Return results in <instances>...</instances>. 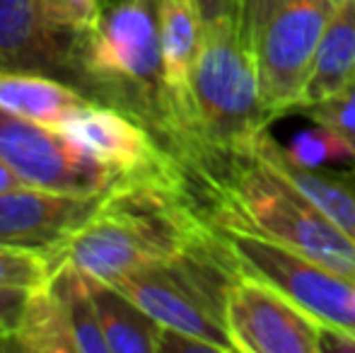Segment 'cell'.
Instances as JSON below:
<instances>
[{
	"instance_id": "1",
	"label": "cell",
	"mask_w": 355,
	"mask_h": 353,
	"mask_svg": "<svg viewBox=\"0 0 355 353\" xmlns=\"http://www.w3.org/2000/svg\"><path fill=\"white\" fill-rule=\"evenodd\" d=\"M187 184V172L121 177L94 216L53 255L51 268L71 261L102 281L172 261L208 237Z\"/></svg>"
},
{
	"instance_id": "2",
	"label": "cell",
	"mask_w": 355,
	"mask_h": 353,
	"mask_svg": "<svg viewBox=\"0 0 355 353\" xmlns=\"http://www.w3.org/2000/svg\"><path fill=\"white\" fill-rule=\"evenodd\" d=\"M184 172L208 223L266 237L355 281V242L259 155L232 153Z\"/></svg>"
},
{
	"instance_id": "3",
	"label": "cell",
	"mask_w": 355,
	"mask_h": 353,
	"mask_svg": "<svg viewBox=\"0 0 355 353\" xmlns=\"http://www.w3.org/2000/svg\"><path fill=\"white\" fill-rule=\"evenodd\" d=\"M78 89L131 114L172 153L174 114L162 73L159 0H121L78 34Z\"/></svg>"
},
{
	"instance_id": "4",
	"label": "cell",
	"mask_w": 355,
	"mask_h": 353,
	"mask_svg": "<svg viewBox=\"0 0 355 353\" xmlns=\"http://www.w3.org/2000/svg\"><path fill=\"white\" fill-rule=\"evenodd\" d=\"M268 112L259 92L257 53L234 17L203 22L191 73V123L179 162L198 167L232 153H247L266 131Z\"/></svg>"
},
{
	"instance_id": "5",
	"label": "cell",
	"mask_w": 355,
	"mask_h": 353,
	"mask_svg": "<svg viewBox=\"0 0 355 353\" xmlns=\"http://www.w3.org/2000/svg\"><path fill=\"white\" fill-rule=\"evenodd\" d=\"M223 255L234 271L268 281L312 312L322 325L355 334V281L319 261L252 232L213 225Z\"/></svg>"
},
{
	"instance_id": "6",
	"label": "cell",
	"mask_w": 355,
	"mask_h": 353,
	"mask_svg": "<svg viewBox=\"0 0 355 353\" xmlns=\"http://www.w3.org/2000/svg\"><path fill=\"white\" fill-rule=\"evenodd\" d=\"M0 160L27 187L75 196L107 193L123 175L109 170L61 128L0 109Z\"/></svg>"
},
{
	"instance_id": "7",
	"label": "cell",
	"mask_w": 355,
	"mask_h": 353,
	"mask_svg": "<svg viewBox=\"0 0 355 353\" xmlns=\"http://www.w3.org/2000/svg\"><path fill=\"white\" fill-rule=\"evenodd\" d=\"M343 0H283L257 49L259 92L268 117L300 109L314 53Z\"/></svg>"
},
{
	"instance_id": "8",
	"label": "cell",
	"mask_w": 355,
	"mask_h": 353,
	"mask_svg": "<svg viewBox=\"0 0 355 353\" xmlns=\"http://www.w3.org/2000/svg\"><path fill=\"white\" fill-rule=\"evenodd\" d=\"M225 325L239 353H322V322L268 281L242 271L225 291Z\"/></svg>"
},
{
	"instance_id": "9",
	"label": "cell",
	"mask_w": 355,
	"mask_h": 353,
	"mask_svg": "<svg viewBox=\"0 0 355 353\" xmlns=\"http://www.w3.org/2000/svg\"><path fill=\"white\" fill-rule=\"evenodd\" d=\"M58 128L116 175H164L182 170V162L145 123L109 104L87 102Z\"/></svg>"
},
{
	"instance_id": "10",
	"label": "cell",
	"mask_w": 355,
	"mask_h": 353,
	"mask_svg": "<svg viewBox=\"0 0 355 353\" xmlns=\"http://www.w3.org/2000/svg\"><path fill=\"white\" fill-rule=\"evenodd\" d=\"M102 196L15 187L0 191V247L37 252L51 264L53 255L94 216Z\"/></svg>"
},
{
	"instance_id": "11",
	"label": "cell",
	"mask_w": 355,
	"mask_h": 353,
	"mask_svg": "<svg viewBox=\"0 0 355 353\" xmlns=\"http://www.w3.org/2000/svg\"><path fill=\"white\" fill-rule=\"evenodd\" d=\"M78 34L49 22L39 0H0V56L8 71L42 73L78 87Z\"/></svg>"
},
{
	"instance_id": "12",
	"label": "cell",
	"mask_w": 355,
	"mask_h": 353,
	"mask_svg": "<svg viewBox=\"0 0 355 353\" xmlns=\"http://www.w3.org/2000/svg\"><path fill=\"white\" fill-rule=\"evenodd\" d=\"M203 34L196 0H159V49L162 73L174 114L172 155L179 160L191 123V73Z\"/></svg>"
},
{
	"instance_id": "13",
	"label": "cell",
	"mask_w": 355,
	"mask_h": 353,
	"mask_svg": "<svg viewBox=\"0 0 355 353\" xmlns=\"http://www.w3.org/2000/svg\"><path fill=\"white\" fill-rule=\"evenodd\" d=\"M87 102V94L58 78L0 68V109L10 114L58 128Z\"/></svg>"
},
{
	"instance_id": "14",
	"label": "cell",
	"mask_w": 355,
	"mask_h": 353,
	"mask_svg": "<svg viewBox=\"0 0 355 353\" xmlns=\"http://www.w3.org/2000/svg\"><path fill=\"white\" fill-rule=\"evenodd\" d=\"M355 83V0H343L314 53L300 109L329 102Z\"/></svg>"
},
{
	"instance_id": "15",
	"label": "cell",
	"mask_w": 355,
	"mask_h": 353,
	"mask_svg": "<svg viewBox=\"0 0 355 353\" xmlns=\"http://www.w3.org/2000/svg\"><path fill=\"white\" fill-rule=\"evenodd\" d=\"M85 276L109 353H159L162 325L109 281Z\"/></svg>"
},
{
	"instance_id": "16",
	"label": "cell",
	"mask_w": 355,
	"mask_h": 353,
	"mask_svg": "<svg viewBox=\"0 0 355 353\" xmlns=\"http://www.w3.org/2000/svg\"><path fill=\"white\" fill-rule=\"evenodd\" d=\"M249 153L259 155L263 162L278 170L288 179L293 187H297L338 230H343L348 237L355 242V193L343 184L334 182V179L319 175L317 170L302 167L285 153L283 146H278L268 131H263L261 136L254 141V146L249 148Z\"/></svg>"
},
{
	"instance_id": "17",
	"label": "cell",
	"mask_w": 355,
	"mask_h": 353,
	"mask_svg": "<svg viewBox=\"0 0 355 353\" xmlns=\"http://www.w3.org/2000/svg\"><path fill=\"white\" fill-rule=\"evenodd\" d=\"M15 351L27 353H80L73 325L51 281L27 291L15 327Z\"/></svg>"
},
{
	"instance_id": "18",
	"label": "cell",
	"mask_w": 355,
	"mask_h": 353,
	"mask_svg": "<svg viewBox=\"0 0 355 353\" xmlns=\"http://www.w3.org/2000/svg\"><path fill=\"white\" fill-rule=\"evenodd\" d=\"M49 281L66 307L80 353H109L85 271H80L71 261H63L53 268Z\"/></svg>"
},
{
	"instance_id": "19",
	"label": "cell",
	"mask_w": 355,
	"mask_h": 353,
	"mask_svg": "<svg viewBox=\"0 0 355 353\" xmlns=\"http://www.w3.org/2000/svg\"><path fill=\"white\" fill-rule=\"evenodd\" d=\"M285 153L297 165L317 170L324 165H353L355 162V143L338 128L317 123L314 128L300 131L290 138Z\"/></svg>"
},
{
	"instance_id": "20",
	"label": "cell",
	"mask_w": 355,
	"mask_h": 353,
	"mask_svg": "<svg viewBox=\"0 0 355 353\" xmlns=\"http://www.w3.org/2000/svg\"><path fill=\"white\" fill-rule=\"evenodd\" d=\"M51 264L37 252L0 247V288L32 291L51 276Z\"/></svg>"
},
{
	"instance_id": "21",
	"label": "cell",
	"mask_w": 355,
	"mask_h": 353,
	"mask_svg": "<svg viewBox=\"0 0 355 353\" xmlns=\"http://www.w3.org/2000/svg\"><path fill=\"white\" fill-rule=\"evenodd\" d=\"M39 8L49 22L68 32H85L102 15L99 0H39Z\"/></svg>"
},
{
	"instance_id": "22",
	"label": "cell",
	"mask_w": 355,
	"mask_h": 353,
	"mask_svg": "<svg viewBox=\"0 0 355 353\" xmlns=\"http://www.w3.org/2000/svg\"><path fill=\"white\" fill-rule=\"evenodd\" d=\"M307 112L312 114V119L317 123L338 128L355 143V83H351L346 89H341L329 102L317 104V107L307 109Z\"/></svg>"
},
{
	"instance_id": "23",
	"label": "cell",
	"mask_w": 355,
	"mask_h": 353,
	"mask_svg": "<svg viewBox=\"0 0 355 353\" xmlns=\"http://www.w3.org/2000/svg\"><path fill=\"white\" fill-rule=\"evenodd\" d=\"M283 0H237V27L242 39L252 49H257L263 29L268 27L276 10L281 8Z\"/></svg>"
},
{
	"instance_id": "24",
	"label": "cell",
	"mask_w": 355,
	"mask_h": 353,
	"mask_svg": "<svg viewBox=\"0 0 355 353\" xmlns=\"http://www.w3.org/2000/svg\"><path fill=\"white\" fill-rule=\"evenodd\" d=\"M27 291L19 288H0V351H15V327Z\"/></svg>"
},
{
	"instance_id": "25",
	"label": "cell",
	"mask_w": 355,
	"mask_h": 353,
	"mask_svg": "<svg viewBox=\"0 0 355 353\" xmlns=\"http://www.w3.org/2000/svg\"><path fill=\"white\" fill-rule=\"evenodd\" d=\"M159 353H218L211 344L196 339V336L182 334L162 327V336H159Z\"/></svg>"
},
{
	"instance_id": "26",
	"label": "cell",
	"mask_w": 355,
	"mask_h": 353,
	"mask_svg": "<svg viewBox=\"0 0 355 353\" xmlns=\"http://www.w3.org/2000/svg\"><path fill=\"white\" fill-rule=\"evenodd\" d=\"M203 22L220 17H237V0H196Z\"/></svg>"
},
{
	"instance_id": "27",
	"label": "cell",
	"mask_w": 355,
	"mask_h": 353,
	"mask_svg": "<svg viewBox=\"0 0 355 353\" xmlns=\"http://www.w3.org/2000/svg\"><path fill=\"white\" fill-rule=\"evenodd\" d=\"M15 187H22V182H19L17 175L0 160V191H8V189H15Z\"/></svg>"
},
{
	"instance_id": "28",
	"label": "cell",
	"mask_w": 355,
	"mask_h": 353,
	"mask_svg": "<svg viewBox=\"0 0 355 353\" xmlns=\"http://www.w3.org/2000/svg\"><path fill=\"white\" fill-rule=\"evenodd\" d=\"M102 3V8H109V5H116V3H121V0H99Z\"/></svg>"
},
{
	"instance_id": "29",
	"label": "cell",
	"mask_w": 355,
	"mask_h": 353,
	"mask_svg": "<svg viewBox=\"0 0 355 353\" xmlns=\"http://www.w3.org/2000/svg\"><path fill=\"white\" fill-rule=\"evenodd\" d=\"M0 68H8V66H5V61H3V56H0Z\"/></svg>"
}]
</instances>
